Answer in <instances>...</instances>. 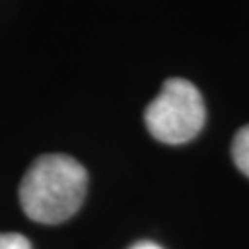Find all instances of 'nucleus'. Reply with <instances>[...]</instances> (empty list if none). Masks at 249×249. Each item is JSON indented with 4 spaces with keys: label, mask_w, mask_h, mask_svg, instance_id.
<instances>
[{
    "label": "nucleus",
    "mask_w": 249,
    "mask_h": 249,
    "mask_svg": "<svg viewBox=\"0 0 249 249\" xmlns=\"http://www.w3.org/2000/svg\"><path fill=\"white\" fill-rule=\"evenodd\" d=\"M88 170L71 156L46 154L34 160L19 187L21 208L31 220L58 224L81 208Z\"/></svg>",
    "instance_id": "f257e3e1"
},
{
    "label": "nucleus",
    "mask_w": 249,
    "mask_h": 249,
    "mask_svg": "<svg viewBox=\"0 0 249 249\" xmlns=\"http://www.w3.org/2000/svg\"><path fill=\"white\" fill-rule=\"evenodd\" d=\"M145 127L154 139L181 145L196 137L206 123V104L199 89L187 79H166L145 108Z\"/></svg>",
    "instance_id": "f03ea898"
},
{
    "label": "nucleus",
    "mask_w": 249,
    "mask_h": 249,
    "mask_svg": "<svg viewBox=\"0 0 249 249\" xmlns=\"http://www.w3.org/2000/svg\"><path fill=\"white\" fill-rule=\"evenodd\" d=\"M231 154H232V162H235V166L245 177H249V124H245V127H241L237 131L235 139H232Z\"/></svg>",
    "instance_id": "7ed1b4c3"
},
{
    "label": "nucleus",
    "mask_w": 249,
    "mask_h": 249,
    "mask_svg": "<svg viewBox=\"0 0 249 249\" xmlns=\"http://www.w3.org/2000/svg\"><path fill=\"white\" fill-rule=\"evenodd\" d=\"M0 249H31V243L19 232H0Z\"/></svg>",
    "instance_id": "20e7f679"
},
{
    "label": "nucleus",
    "mask_w": 249,
    "mask_h": 249,
    "mask_svg": "<svg viewBox=\"0 0 249 249\" xmlns=\"http://www.w3.org/2000/svg\"><path fill=\"white\" fill-rule=\"evenodd\" d=\"M131 249H162V247L156 243H150V241H142V243H135Z\"/></svg>",
    "instance_id": "39448f33"
}]
</instances>
